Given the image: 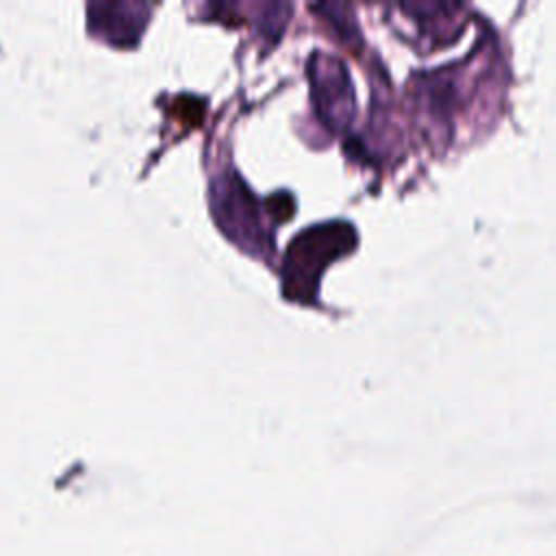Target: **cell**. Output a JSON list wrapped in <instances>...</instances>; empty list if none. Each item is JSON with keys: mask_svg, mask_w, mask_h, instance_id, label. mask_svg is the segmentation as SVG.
<instances>
[{"mask_svg": "<svg viewBox=\"0 0 556 556\" xmlns=\"http://www.w3.org/2000/svg\"><path fill=\"white\" fill-rule=\"evenodd\" d=\"M356 232L350 224H317L300 232L285 256V293L293 300H308L315 293L324 267L352 250Z\"/></svg>", "mask_w": 556, "mask_h": 556, "instance_id": "cell-1", "label": "cell"}, {"mask_svg": "<svg viewBox=\"0 0 556 556\" xmlns=\"http://www.w3.org/2000/svg\"><path fill=\"white\" fill-rule=\"evenodd\" d=\"M313 91L324 119L332 126L348 124L352 115V87L341 61L330 56H315L311 65Z\"/></svg>", "mask_w": 556, "mask_h": 556, "instance_id": "cell-2", "label": "cell"}]
</instances>
